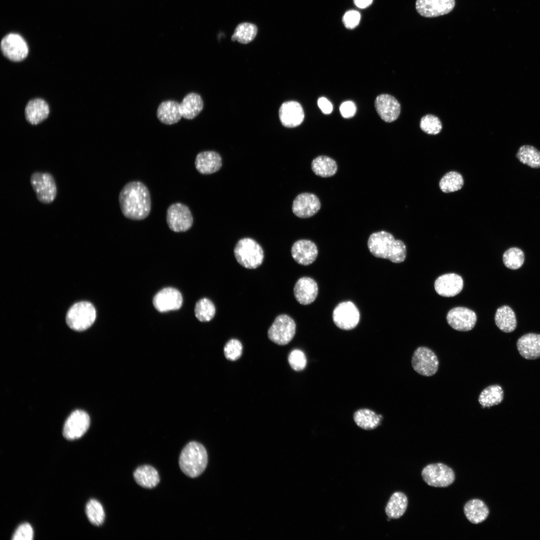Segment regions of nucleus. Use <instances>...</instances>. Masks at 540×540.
<instances>
[{"mask_svg":"<svg viewBox=\"0 0 540 540\" xmlns=\"http://www.w3.org/2000/svg\"><path fill=\"white\" fill-rule=\"evenodd\" d=\"M118 201L122 214L132 220H142L151 210V198L146 186L141 182L126 184L120 190Z\"/></svg>","mask_w":540,"mask_h":540,"instance_id":"f257e3e1","label":"nucleus"},{"mask_svg":"<svg viewBox=\"0 0 540 540\" xmlns=\"http://www.w3.org/2000/svg\"><path fill=\"white\" fill-rule=\"evenodd\" d=\"M368 247L375 257L388 259L394 263L402 262L406 258V248L404 242L395 240L392 234L386 231L372 233L368 240Z\"/></svg>","mask_w":540,"mask_h":540,"instance_id":"f03ea898","label":"nucleus"},{"mask_svg":"<svg viewBox=\"0 0 540 540\" xmlns=\"http://www.w3.org/2000/svg\"><path fill=\"white\" fill-rule=\"evenodd\" d=\"M178 462L184 474L192 478H196L200 475L206 467V450L200 443L190 442L182 450Z\"/></svg>","mask_w":540,"mask_h":540,"instance_id":"7ed1b4c3","label":"nucleus"},{"mask_svg":"<svg viewBox=\"0 0 540 540\" xmlns=\"http://www.w3.org/2000/svg\"><path fill=\"white\" fill-rule=\"evenodd\" d=\"M234 252L238 263L248 269L258 267L264 258L262 246L255 240L250 238L240 240L234 248Z\"/></svg>","mask_w":540,"mask_h":540,"instance_id":"20e7f679","label":"nucleus"},{"mask_svg":"<svg viewBox=\"0 0 540 540\" xmlns=\"http://www.w3.org/2000/svg\"><path fill=\"white\" fill-rule=\"evenodd\" d=\"M96 318L94 306L88 302H80L74 304L68 310L66 322L72 329L82 331L90 328Z\"/></svg>","mask_w":540,"mask_h":540,"instance_id":"39448f33","label":"nucleus"},{"mask_svg":"<svg viewBox=\"0 0 540 540\" xmlns=\"http://www.w3.org/2000/svg\"><path fill=\"white\" fill-rule=\"evenodd\" d=\"M30 184L40 202L50 204L56 198L57 186L55 179L50 173L34 172L30 176Z\"/></svg>","mask_w":540,"mask_h":540,"instance_id":"423d86ee","label":"nucleus"},{"mask_svg":"<svg viewBox=\"0 0 540 540\" xmlns=\"http://www.w3.org/2000/svg\"><path fill=\"white\" fill-rule=\"evenodd\" d=\"M422 476L427 484L436 488L448 487L455 480L452 469L442 463L426 466L422 471Z\"/></svg>","mask_w":540,"mask_h":540,"instance_id":"0eeeda50","label":"nucleus"},{"mask_svg":"<svg viewBox=\"0 0 540 540\" xmlns=\"http://www.w3.org/2000/svg\"><path fill=\"white\" fill-rule=\"evenodd\" d=\"M296 330L294 320L289 316L282 314L275 318L268 330V338L274 343L283 346L293 338Z\"/></svg>","mask_w":540,"mask_h":540,"instance_id":"6e6552de","label":"nucleus"},{"mask_svg":"<svg viewBox=\"0 0 540 540\" xmlns=\"http://www.w3.org/2000/svg\"><path fill=\"white\" fill-rule=\"evenodd\" d=\"M166 220L172 231L179 232L190 230L194 220L188 207L183 204L176 202L172 204L168 208Z\"/></svg>","mask_w":540,"mask_h":540,"instance_id":"1a4fd4ad","label":"nucleus"},{"mask_svg":"<svg viewBox=\"0 0 540 540\" xmlns=\"http://www.w3.org/2000/svg\"><path fill=\"white\" fill-rule=\"evenodd\" d=\"M413 369L418 374L426 376L434 375L438 371L439 361L436 354L426 346L418 348L412 360Z\"/></svg>","mask_w":540,"mask_h":540,"instance_id":"9d476101","label":"nucleus"},{"mask_svg":"<svg viewBox=\"0 0 540 540\" xmlns=\"http://www.w3.org/2000/svg\"><path fill=\"white\" fill-rule=\"evenodd\" d=\"M360 319L358 308L350 301L340 303L333 310L334 322L337 327L344 330L354 328L358 324Z\"/></svg>","mask_w":540,"mask_h":540,"instance_id":"9b49d317","label":"nucleus"},{"mask_svg":"<svg viewBox=\"0 0 540 540\" xmlns=\"http://www.w3.org/2000/svg\"><path fill=\"white\" fill-rule=\"evenodd\" d=\"M0 50L5 57L14 62L25 59L28 52L24 40L20 35L14 33L8 34L2 38Z\"/></svg>","mask_w":540,"mask_h":540,"instance_id":"f8f14e48","label":"nucleus"},{"mask_svg":"<svg viewBox=\"0 0 540 540\" xmlns=\"http://www.w3.org/2000/svg\"><path fill=\"white\" fill-rule=\"evenodd\" d=\"M90 424V418L88 414L82 410H76L64 422L63 436L68 440L78 439L88 430Z\"/></svg>","mask_w":540,"mask_h":540,"instance_id":"ddd939ff","label":"nucleus"},{"mask_svg":"<svg viewBox=\"0 0 540 540\" xmlns=\"http://www.w3.org/2000/svg\"><path fill=\"white\" fill-rule=\"evenodd\" d=\"M448 324L454 329L462 332L472 330L476 322V315L472 310L464 307L450 310L446 316Z\"/></svg>","mask_w":540,"mask_h":540,"instance_id":"4468645a","label":"nucleus"},{"mask_svg":"<svg viewBox=\"0 0 540 540\" xmlns=\"http://www.w3.org/2000/svg\"><path fill=\"white\" fill-rule=\"evenodd\" d=\"M321 206L319 198L314 194L303 192L298 194L294 199L292 210L300 218H308L316 214Z\"/></svg>","mask_w":540,"mask_h":540,"instance_id":"2eb2a0df","label":"nucleus"},{"mask_svg":"<svg viewBox=\"0 0 540 540\" xmlns=\"http://www.w3.org/2000/svg\"><path fill=\"white\" fill-rule=\"evenodd\" d=\"M455 6V0H416L418 12L426 18H434L450 12Z\"/></svg>","mask_w":540,"mask_h":540,"instance_id":"dca6fc26","label":"nucleus"},{"mask_svg":"<svg viewBox=\"0 0 540 540\" xmlns=\"http://www.w3.org/2000/svg\"><path fill=\"white\" fill-rule=\"evenodd\" d=\"M153 304L160 312H166L179 309L182 304L180 292L172 288H166L159 291L153 298Z\"/></svg>","mask_w":540,"mask_h":540,"instance_id":"f3484780","label":"nucleus"},{"mask_svg":"<svg viewBox=\"0 0 540 540\" xmlns=\"http://www.w3.org/2000/svg\"><path fill=\"white\" fill-rule=\"evenodd\" d=\"M374 106L379 116L386 122H392L400 116V104L391 95L382 94L378 96L375 100Z\"/></svg>","mask_w":540,"mask_h":540,"instance_id":"a211bd4d","label":"nucleus"},{"mask_svg":"<svg viewBox=\"0 0 540 540\" xmlns=\"http://www.w3.org/2000/svg\"><path fill=\"white\" fill-rule=\"evenodd\" d=\"M464 281L458 274L454 273L444 274L438 277L434 282V288L440 296H454L462 291Z\"/></svg>","mask_w":540,"mask_h":540,"instance_id":"6ab92c4d","label":"nucleus"},{"mask_svg":"<svg viewBox=\"0 0 540 540\" xmlns=\"http://www.w3.org/2000/svg\"><path fill=\"white\" fill-rule=\"evenodd\" d=\"M278 114L282 124L289 128H295L300 125L304 117L302 106L296 101L284 102L280 108Z\"/></svg>","mask_w":540,"mask_h":540,"instance_id":"aec40b11","label":"nucleus"},{"mask_svg":"<svg viewBox=\"0 0 540 540\" xmlns=\"http://www.w3.org/2000/svg\"><path fill=\"white\" fill-rule=\"evenodd\" d=\"M291 254L293 259L297 263L308 266L316 260L318 250L313 242L308 240H300L293 244Z\"/></svg>","mask_w":540,"mask_h":540,"instance_id":"412c9836","label":"nucleus"},{"mask_svg":"<svg viewBox=\"0 0 540 540\" xmlns=\"http://www.w3.org/2000/svg\"><path fill=\"white\" fill-rule=\"evenodd\" d=\"M294 294L296 300L301 304L307 305L312 303L318 294L316 282L309 277L298 279L294 288Z\"/></svg>","mask_w":540,"mask_h":540,"instance_id":"4be33fe9","label":"nucleus"},{"mask_svg":"<svg viewBox=\"0 0 540 540\" xmlns=\"http://www.w3.org/2000/svg\"><path fill=\"white\" fill-rule=\"evenodd\" d=\"M194 164L201 174H210L218 172L222 166L220 155L214 151H204L196 156Z\"/></svg>","mask_w":540,"mask_h":540,"instance_id":"5701e85b","label":"nucleus"},{"mask_svg":"<svg viewBox=\"0 0 540 540\" xmlns=\"http://www.w3.org/2000/svg\"><path fill=\"white\" fill-rule=\"evenodd\" d=\"M516 346L520 354L527 360L540 358V334L528 333L522 336L517 341Z\"/></svg>","mask_w":540,"mask_h":540,"instance_id":"b1692460","label":"nucleus"},{"mask_svg":"<svg viewBox=\"0 0 540 540\" xmlns=\"http://www.w3.org/2000/svg\"><path fill=\"white\" fill-rule=\"evenodd\" d=\"M50 113L47 102L40 98L30 100L24 110L26 120L32 124H37L46 119Z\"/></svg>","mask_w":540,"mask_h":540,"instance_id":"393cba45","label":"nucleus"},{"mask_svg":"<svg viewBox=\"0 0 540 540\" xmlns=\"http://www.w3.org/2000/svg\"><path fill=\"white\" fill-rule=\"evenodd\" d=\"M156 116L164 124L171 125L177 123L182 117L180 104L173 100L162 102L158 108Z\"/></svg>","mask_w":540,"mask_h":540,"instance_id":"a878e982","label":"nucleus"},{"mask_svg":"<svg viewBox=\"0 0 540 540\" xmlns=\"http://www.w3.org/2000/svg\"><path fill=\"white\" fill-rule=\"evenodd\" d=\"M464 512L468 520L473 524L483 522L489 514V510L485 503L476 498L466 502L464 507Z\"/></svg>","mask_w":540,"mask_h":540,"instance_id":"bb28decb","label":"nucleus"},{"mask_svg":"<svg viewBox=\"0 0 540 540\" xmlns=\"http://www.w3.org/2000/svg\"><path fill=\"white\" fill-rule=\"evenodd\" d=\"M182 117L187 120L196 118L202 110L204 102L200 94L196 92L187 94L180 103Z\"/></svg>","mask_w":540,"mask_h":540,"instance_id":"cd10ccee","label":"nucleus"},{"mask_svg":"<svg viewBox=\"0 0 540 540\" xmlns=\"http://www.w3.org/2000/svg\"><path fill=\"white\" fill-rule=\"evenodd\" d=\"M133 475L136 482L144 488H154L158 485L160 480L158 471L150 465L138 466L134 471Z\"/></svg>","mask_w":540,"mask_h":540,"instance_id":"c85d7f7f","label":"nucleus"},{"mask_svg":"<svg viewBox=\"0 0 540 540\" xmlns=\"http://www.w3.org/2000/svg\"><path fill=\"white\" fill-rule=\"evenodd\" d=\"M408 505V499L402 492H394L389 499L385 508V512L390 518L398 519L405 513Z\"/></svg>","mask_w":540,"mask_h":540,"instance_id":"c756f323","label":"nucleus"},{"mask_svg":"<svg viewBox=\"0 0 540 540\" xmlns=\"http://www.w3.org/2000/svg\"><path fill=\"white\" fill-rule=\"evenodd\" d=\"M496 326L502 332H510L516 327V319L512 308L508 306L498 308L494 317Z\"/></svg>","mask_w":540,"mask_h":540,"instance_id":"7c9ffc66","label":"nucleus"},{"mask_svg":"<svg viewBox=\"0 0 540 540\" xmlns=\"http://www.w3.org/2000/svg\"><path fill=\"white\" fill-rule=\"evenodd\" d=\"M311 166L314 174L322 178L332 176L338 170L336 162L326 156H320L314 158L312 160Z\"/></svg>","mask_w":540,"mask_h":540,"instance_id":"2f4dec72","label":"nucleus"},{"mask_svg":"<svg viewBox=\"0 0 540 540\" xmlns=\"http://www.w3.org/2000/svg\"><path fill=\"white\" fill-rule=\"evenodd\" d=\"M382 418V416L366 408L358 410L354 415V420L356 425L365 430L376 428L380 424Z\"/></svg>","mask_w":540,"mask_h":540,"instance_id":"473e14b6","label":"nucleus"},{"mask_svg":"<svg viewBox=\"0 0 540 540\" xmlns=\"http://www.w3.org/2000/svg\"><path fill=\"white\" fill-rule=\"evenodd\" d=\"M504 399V391L498 384L490 385L484 388L478 397V402L482 408H490L501 403Z\"/></svg>","mask_w":540,"mask_h":540,"instance_id":"72a5a7b5","label":"nucleus"},{"mask_svg":"<svg viewBox=\"0 0 540 540\" xmlns=\"http://www.w3.org/2000/svg\"><path fill=\"white\" fill-rule=\"evenodd\" d=\"M464 184L462 175L456 171L446 172L439 182L440 190L444 193H450L460 190Z\"/></svg>","mask_w":540,"mask_h":540,"instance_id":"f704fd0d","label":"nucleus"},{"mask_svg":"<svg viewBox=\"0 0 540 540\" xmlns=\"http://www.w3.org/2000/svg\"><path fill=\"white\" fill-rule=\"evenodd\" d=\"M516 157L520 162L530 168H540V151L532 146H521Z\"/></svg>","mask_w":540,"mask_h":540,"instance_id":"c9c22d12","label":"nucleus"},{"mask_svg":"<svg viewBox=\"0 0 540 540\" xmlns=\"http://www.w3.org/2000/svg\"><path fill=\"white\" fill-rule=\"evenodd\" d=\"M258 32L256 26L249 22H243L238 24L234 30L232 36V41L246 44L251 42L256 38Z\"/></svg>","mask_w":540,"mask_h":540,"instance_id":"e433bc0d","label":"nucleus"},{"mask_svg":"<svg viewBox=\"0 0 540 540\" xmlns=\"http://www.w3.org/2000/svg\"><path fill=\"white\" fill-rule=\"evenodd\" d=\"M86 514L89 521L96 526H101L104 522L105 514L102 504L94 499L90 500L86 506Z\"/></svg>","mask_w":540,"mask_h":540,"instance_id":"4c0bfd02","label":"nucleus"},{"mask_svg":"<svg viewBox=\"0 0 540 540\" xmlns=\"http://www.w3.org/2000/svg\"><path fill=\"white\" fill-rule=\"evenodd\" d=\"M196 318L202 322L210 321L216 314V308L213 302L207 298H202L196 304L194 308Z\"/></svg>","mask_w":540,"mask_h":540,"instance_id":"58836bf2","label":"nucleus"},{"mask_svg":"<svg viewBox=\"0 0 540 540\" xmlns=\"http://www.w3.org/2000/svg\"><path fill=\"white\" fill-rule=\"evenodd\" d=\"M502 260L506 268L516 270L520 268L524 262V253L518 248H510L504 252Z\"/></svg>","mask_w":540,"mask_h":540,"instance_id":"ea45409f","label":"nucleus"},{"mask_svg":"<svg viewBox=\"0 0 540 540\" xmlns=\"http://www.w3.org/2000/svg\"><path fill=\"white\" fill-rule=\"evenodd\" d=\"M420 128L422 131L428 134L436 135L440 132L442 124L437 116L427 114L421 118Z\"/></svg>","mask_w":540,"mask_h":540,"instance_id":"a19ab883","label":"nucleus"},{"mask_svg":"<svg viewBox=\"0 0 540 540\" xmlns=\"http://www.w3.org/2000/svg\"><path fill=\"white\" fill-rule=\"evenodd\" d=\"M224 354L226 359L236 360L238 359L242 352V346L238 340L231 339L225 345Z\"/></svg>","mask_w":540,"mask_h":540,"instance_id":"79ce46f5","label":"nucleus"},{"mask_svg":"<svg viewBox=\"0 0 540 540\" xmlns=\"http://www.w3.org/2000/svg\"><path fill=\"white\" fill-rule=\"evenodd\" d=\"M288 361L291 368L296 371L304 370L306 365V358L301 350L296 349L290 354Z\"/></svg>","mask_w":540,"mask_h":540,"instance_id":"37998d69","label":"nucleus"},{"mask_svg":"<svg viewBox=\"0 0 540 540\" xmlns=\"http://www.w3.org/2000/svg\"><path fill=\"white\" fill-rule=\"evenodd\" d=\"M34 537V530L28 523L20 525L12 535V540H32Z\"/></svg>","mask_w":540,"mask_h":540,"instance_id":"c03bdc74","label":"nucleus"},{"mask_svg":"<svg viewBox=\"0 0 540 540\" xmlns=\"http://www.w3.org/2000/svg\"><path fill=\"white\" fill-rule=\"evenodd\" d=\"M360 20V14L358 12L350 10L346 12L343 16L342 21L344 26L349 29H352L357 26Z\"/></svg>","mask_w":540,"mask_h":540,"instance_id":"a18cd8bd","label":"nucleus"},{"mask_svg":"<svg viewBox=\"0 0 540 540\" xmlns=\"http://www.w3.org/2000/svg\"><path fill=\"white\" fill-rule=\"evenodd\" d=\"M340 110L341 115L344 118H350L354 116L356 108L354 103L350 100L342 102L340 107Z\"/></svg>","mask_w":540,"mask_h":540,"instance_id":"49530a36","label":"nucleus"},{"mask_svg":"<svg viewBox=\"0 0 540 540\" xmlns=\"http://www.w3.org/2000/svg\"><path fill=\"white\" fill-rule=\"evenodd\" d=\"M318 104L322 112L324 114H330L332 111L333 107L332 103L324 97H321L318 98Z\"/></svg>","mask_w":540,"mask_h":540,"instance_id":"de8ad7c7","label":"nucleus"},{"mask_svg":"<svg viewBox=\"0 0 540 540\" xmlns=\"http://www.w3.org/2000/svg\"><path fill=\"white\" fill-rule=\"evenodd\" d=\"M373 0H354L355 5L360 8H364L370 6Z\"/></svg>","mask_w":540,"mask_h":540,"instance_id":"09e8293b","label":"nucleus"}]
</instances>
